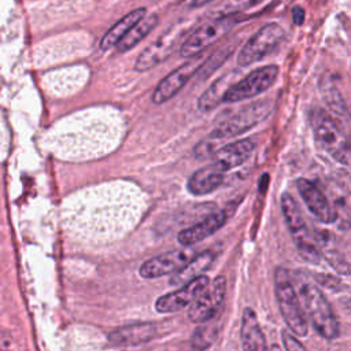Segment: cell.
Masks as SVG:
<instances>
[{"mask_svg":"<svg viewBox=\"0 0 351 351\" xmlns=\"http://www.w3.org/2000/svg\"><path fill=\"white\" fill-rule=\"evenodd\" d=\"M291 278L315 332L324 339H336L340 332V325L332 306L317 285V281L302 270L292 271Z\"/></svg>","mask_w":351,"mask_h":351,"instance_id":"6da1fadb","label":"cell"},{"mask_svg":"<svg viewBox=\"0 0 351 351\" xmlns=\"http://www.w3.org/2000/svg\"><path fill=\"white\" fill-rule=\"evenodd\" d=\"M310 125L317 145L351 171V137L340 122L326 110L314 107L310 112Z\"/></svg>","mask_w":351,"mask_h":351,"instance_id":"7a4b0ae2","label":"cell"},{"mask_svg":"<svg viewBox=\"0 0 351 351\" xmlns=\"http://www.w3.org/2000/svg\"><path fill=\"white\" fill-rule=\"evenodd\" d=\"M274 293L289 330L299 337L306 336L308 333V318L292 282L291 273L284 267L274 270Z\"/></svg>","mask_w":351,"mask_h":351,"instance_id":"3957f363","label":"cell"},{"mask_svg":"<svg viewBox=\"0 0 351 351\" xmlns=\"http://www.w3.org/2000/svg\"><path fill=\"white\" fill-rule=\"evenodd\" d=\"M280 204H281L284 221L287 223V228L292 236V240L299 254L303 256V259H306L310 263H314V265L319 263L322 254H321L317 237L308 229L295 199L289 193L284 192L281 195Z\"/></svg>","mask_w":351,"mask_h":351,"instance_id":"277c9868","label":"cell"},{"mask_svg":"<svg viewBox=\"0 0 351 351\" xmlns=\"http://www.w3.org/2000/svg\"><path fill=\"white\" fill-rule=\"evenodd\" d=\"M192 22L181 21L170 25L154 43L145 47L134 62V70L138 73L148 71L167 59L178 47L181 48L189 36Z\"/></svg>","mask_w":351,"mask_h":351,"instance_id":"5b68a950","label":"cell"},{"mask_svg":"<svg viewBox=\"0 0 351 351\" xmlns=\"http://www.w3.org/2000/svg\"><path fill=\"white\" fill-rule=\"evenodd\" d=\"M271 103L269 100H256L239 108L236 112L229 115L226 119L219 122L208 134V138L218 143L229 137L239 136L259 122H262L270 112Z\"/></svg>","mask_w":351,"mask_h":351,"instance_id":"8992f818","label":"cell"},{"mask_svg":"<svg viewBox=\"0 0 351 351\" xmlns=\"http://www.w3.org/2000/svg\"><path fill=\"white\" fill-rule=\"evenodd\" d=\"M284 37L285 32L278 23L269 22L263 25L254 36L247 40V43L240 49L237 55V64L247 67L262 60L281 45Z\"/></svg>","mask_w":351,"mask_h":351,"instance_id":"52a82bcc","label":"cell"},{"mask_svg":"<svg viewBox=\"0 0 351 351\" xmlns=\"http://www.w3.org/2000/svg\"><path fill=\"white\" fill-rule=\"evenodd\" d=\"M237 22V16H214L213 19L202 23L189 33L180 48V55L182 58H193L200 55L208 45L225 36Z\"/></svg>","mask_w":351,"mask_h":351,"instance_id":"ba28073f","label":"cell"},{"mask_svg":"<svg viewBox=\"0 0 351 351\" xmlns=\"http://www.w3.org/2000/svg\"><path fill=\"white\" fill-rule=\"evenodd\" d=\"M278 77V67L276 64H267L255 69L244 78L236 81L225 93L223 103H237L241 100L252 99L265 90H267Z\"/></svg>","mask_w":351,"mask_h":351,"instance_id":"9c48e42d","label":"cell"},{"mask_svg":"<svg viewBox=\"0 0 351 351\" xmlns=\"http://www.w3.org/2000/svg\"><path fill=\"white\" fill-rule=\"evenodd\" d=\"M226 293V280L219 276L208 282V285L200 292V295L195 299V302L189 306V318L196 324H203L213 319Z\"/></svg>","mask_w":351,"mask_h":351,"instance_id":"30bf717a","label":"cell"},{"mask_svg":"<svg viewBox=\"0 0 351 351\" xmlns=\"http://www.w3.org/2000/svg\"><path fill=\"white\" fill-rule=\"evenodd\" d=\"M203 62L204 59L202 58V53L193 58H188L185 63H182L178 69L173 70L158 84L152 93V101L155 104H162L170 100L184 88V85L197 73V70L202 69Z\"/></svg>","mask_w":351,"mask_h":351,"instance_id":"8fae6325","label":"cell"},{"mask_svg":"<svg viewBox=\"0 0 351 351\" xmlns=\"http://www.w3.org/2000/svg\"><path fill=\"white\" fill-rule=\"evenodd\" d=\"M195 251L191 247L171 250L145 261L140 266V276L144 278H156L166 274H174L181 270L193 256Z\"/></svg>","mask_w":351,"mask_h":351,"instance_id":"7c38bea8","label":"cell"},{"mask_svg":"<svg viewBox=\"0 0 351 351\" xmlns=\"http://www.w3.org/2000/svg\"><path fill=\"white\" fill-rule=\"evenodd\" d=\"M296 188L304 204L307 206L308 211L319 222L333 223L337 221V213L335 206L313 181H308L306 178H299L296 181Z\"/></svg>","mask_w":351,"mask_h":351,"instance_id":"4fadbf2b","label":"cell"},{"mask_svg":"<svg viewBox=\"0 0 351 351\" xmlns=\"http://www.w3.org/2000/svg\"><path fill=\"white\" fill-rule=\"evenodd\" d=\"M210 281L211 280L207 276H200L193 281L181 285L178 289L162 295L155 303L156 311L160 314L176 313L186 306H191L195 302V299L200 295V292L208 285Z\"/></svg>","mask_w":351,"mask_h":351,"instance_id":"5bb4252c","label":"cell"},{"mask_svg":"<svg viewBox=\"0 0 351 351\" xmlns=\"http://www.w3.org/2000/svg\"><path fill=\"white\" fill-rule=\"evenodd\" d=\"M318 89H319V93L324 99L325 106L332 112V115L335 118L340 119L339 122H341V123L351 122V114L348 111V107L344 101V97H343L335 78L332 77V74L324 73L319 77Z\"/></svg>","mask_w":351,"mask_h":351,"instance_id":"9a60e30c","label":"cell"},{"mask_svg":"<svg viewBox=\"0 0 351 351\" xmlns=\"http://www.w3.org/2000/svg\"><path fill=\"white\" fill-rule=\"evenodd\" d=\"M254 149L255 143L251 138L237 140L219 147L213 156V162L223 171H228L244 163L251 156Z\"/></svg>","mask_w":351,"mask_h":351,"instance_id":"2e32d148","label":"cell"},{"mask_svg":"<svg viewBox=\"0 0 351 351\" xmlns=\"http://www.w3.org/2000/svg\"><path fill=\"white\" fill-rule=\"evenodd\" d=\"M240 339L243 351H270L256 314L250 307H245L243 311Z\"/></svg>","mask_w":351,"mask_h":351,"instance_id":"e0dca14e","label":"cell"},{"mask_svg":"<svg viewBox=\"0 0 351 351\" xmlns=\"http://www.w3.org/2000/svg\"><path fill=\"white\" fill-rule=\"evenodd\" d=\"M225 221H226L225 211L214 213L206 217L204 219H202L200 222H197L196 225L181 230L177 237L178 243L184 247H192L193 244L200 243L202 240L207 239L208 236L215 233L218 229H221Z\"/></svg>","mask_w":351,"mask_h":351,"instance_id":"ac0fdd59","label":"cell"},{"mask_svg":"<svg viewBox=\"0 0 351 351\" xmlns=\"http://www.w3.org/2000/svg\"><path fill=\"white\" fill-rule=\"evenodd\" d=\"M156 335V326L151 322L133 324L114 329L108 333L110 343L115 346H138L149 341Z\"/></svg>","mask_w":351,"mask_h":351,"instance_id":"d6986e66","label":"cell"},{"mask_svg":"<svg viewBox=\"0 0 351 351\" xmlns=\"http://www.w3.org/2000/svg\"><path fill=\"white\" fill-rule=\"evenodd\" d=\"M225 171L214 162L196 170L188 180L186 188L192 195H207L214 192L223 182Z\"/></svg>","mask_w":351,"mask_h":351,"instance_id":"ffe728a7","label":"cell"},{"mask_svg":"<svg viewBox=\"0 0 351 351\" xmlns=\"http://www.w3.org/2000/svg\"><path fill=\"white\" fill-rule=\"evenodd\" d=\"M145 15H147V10L144 7H140V8H136L130 12H128L125 16H122L114 26H111L106 32V34L101 37V40L99 43V48L101 51H107V49L115 47L129 33V30L137 22H140Z\"/></svg>","mask_w":351,"mask_h":351,"instance_id":"44dd1931","label":"cell"},{"mask_svg":"<svg viewBox=\"0 0 351 351\" xmlns=\"http://www.w3.org/2000/svg\"><path fill=\"white\" fill-rule=\"evenodd\" d=\"M236 75V71H230L225 74L223 77L215 80L197 99V107L200 111H210L215 108L219 103H223L225 93L228 89L234 84H232L233 77Z\"/></svg>","mask_w":351,"mask_h":351,"instance_id":"7402d4cb","label":"cell"},{"mask_svg":"<svg viewBox=\"0 0 351 351\" xmlns=\"http://www.w3.org/2000/svg\"><path fill=\"white\" fill-rule=\"evenodd\" d=\"M213 259H214V255L210 251H203V252L196 254L181 270H178L177 273H174L171 276L170 284L185 285V284L193 281L195 278L203 276L202 273L211 265Z\"/></svg>","mask_w":351,"mask_h":351,"instance_id":"603a6c76","label":"cell"},{"mask_svg":"<svg viewBox=\"0 0 351 351\" xmlns=\"http://www.w3.org/2000/svg\"><path fill=\"white\" fill-rule=\"evenodd\" d=\"M158 15L156 14H151V15H145L140 22H137L130 30L129 33L115 45V51L118 53H125L128 51H130L132 48H134L144 37H147L151 30H154V27L158 25Z\"/></svg>","mask_w":351,"mask_h":351,"instance_id":"cb8c5ba5","label":"cell"},{"mask_svg":"<svg viewBox=\"0 0 351 351\" xmlns=\"http://www.w3.org/2000/svg\"><path fill=\"white\" fill-rule=\"evenodd\" d=\"M317 241L321 250L324 259L340 274H351V262H348L344 255L335 247V243L329 233L319 232L317 236Z\"/></svg>","mask_w":351,"mask_h":351,"instance_id":"d4e9b609","label":"cell"},{"mask_svg":"<svg viewBox=\"0 0 351 351\" xmlns=\"http://www.w3.org/2000/svg\"><path fill=\"white\" fill-rule=\"evenodd\" d=\"M263 1L265 0H226L214 10L213 16H237Z\"/></svg>","mask_w":351,"mask_h":351,"instance_id":"484cf974","label":"cell"},{"mask_svg":"<svg viewBox=\"0 0 351 351\" xmlns=\"http://www.w3.org/2000/svg\"><path fill=\"white\" fill-rule=\"evenodd\" d=\"M208 322L210 321L203 322L192 336V346L197 351L208 348L217 337V328L214 325H208Z\"/></svg>","mask_w":351,"mask_h":351,"instance_id":"4316f807","label":"cell"},{"mask_svg":"<svg viewBox=\"0 0 351 351\" xmlns=\"http://www.w3.org/2000/svg\"><path fill=\"white\" fill-rule=\"evenodd\" d=\"M281 340L285 351H307L306 347L298 340V337L288 330L281 332Z\"/></svg>","mask_w":351,"mask_h":351,"instance_id":"83f0119b","label":"cell"},{"mask_svg":"<svg viewBox=\"0 0 351 351\" xmlns=\"http://www.w3.org/2000/svg\"><path fill=\"white\" fill-rule=\"evenodd\" d=\"M291 14H292V21H293L295 25H302L303 23V21H304V10L302 7L295 5L292 8Z\"/></svg>","mask_w":351,"mask_h":351,"instance_id":"f1b7e54d","label":"cell"},{"mask_svg":"<svg viewBox=\"0 0 351 351\" xmlns=\"http://www.w3.org/2000/svg\"><path fill=\"white\" fill-rule=\"evenodd\" d=\"M211 1H214V0H191L189 7L191 8H199V7H203V5H206V4L211 3Z\"/></svg>","mask_w":351,"mask_h":351,"instance_id":"f546056e","label":"cell"},{"mask_svg":"<svg viewBox=\"0 0 351 351\" xmlns=\"http://www.w3.org/2000/svg\"><path fill=\"white\" fill-rule=\"evenodd\" d=\"M350 173H351V171H350Z\"/></svg>","mask_w":351,"mask_h":351,"instance_id":"4dcf8cb0","label":"cell"}]
</instances>
